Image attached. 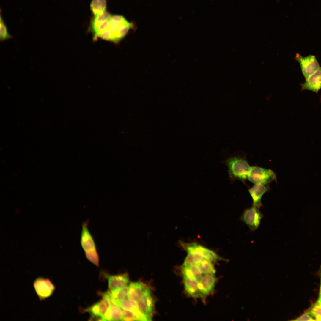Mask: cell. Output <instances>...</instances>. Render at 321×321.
<instances>
[{
	"instance_id": "obj_27",
	"label": "cell",
	"mask_w": 321,
	"mask_h": 321,
	"mask_svg": "<svg viewBox=\"0 0 321 321\" xmlns=\"http://www.w3.org/2000/svg\"><path fill=\"white\" fill-rule=\"evenodd\" d=\"M295 320L296 321H314L315 320L314 318L309 313L306 311L299 317L296 318Z\"/></svg>"
},
{
	"instance_id": "obj_23",
	"label": "cell",
	"mask_w": 321,
	"mask_h": 321,
	"mask_svg": "<svg viewBox=\"0 0 321 321\" xmlns=\"http://www.w3.org/2000/svg\"><path fill=\"white\" fill-rule=\"evenodd\" d=\"M315 320H321V305L316 302L306 311Z\"/></svg>"
},
{
	"instance_id": "obj_21",
	"label": "cell",
	"mask_w": 321,
	"mask_h": 321,
	"mask_svg": "<svg viewBox=\"0 0 321 321\" xmlns=\"http://www.w3.org/2000/svg\"><path fill=\"white\" fill-rule=\"evenodd\" d=\"M182 266H187L196 265L198 262L204 259V258L200 255L192 253H187Z\"/></svg>"
},
{
	"instance_id": "obj_16",
	"label": "cell",
	"mask_w": 321,
	"mask_h": 321,
	"mask_svg": "<svg viewBox=\"0 0 321 321\" xmlns=\"http://www.w3.org/2000/svg\"><path fill=\"white\" fill-rule=\"evenodd\" d=\"M184 284L188 294L193 297L200 296L198 288V281L196 280L183 276Z\"/></svg>"
},
{
	"instance_id": "obj_20",
	"label": "cell",
	"mask_w": 321,
	"mask_h": 321,
	"mask_svg": "<svg viewBox=\"0 0 321 321\" xmlns=\"http://www.w3.org/2000/svg\"><path fill=\"white\" fill-rule=\"evenodd\" d=\"M115 304L125 310L134 311L139 309L136 302L129 298L122 300L116 301Z\"/></svg>"
},
{
	"instance_id": "obj_3",
	"label": "cell",
	"mask_w": 321,
	"mask_h": 321,
	"mask_svg": "<svg viewBox=\"0 0 321 321\" xmlns=\"http://www.w3.org/2000/svg\"><path fill=\"white\" fill-rule=\"evenodd\" d=\"M247 179L254 184L269 185L276 180L275 173L269 169L257 166L251 167Z\"/></svg>"
},
{
	"instance_id": "obj_1",
	"label": "cell",
	"mask_w": 321,
	"mask_h": 321,
	"mask_svg": "<svg viewBox=\"0 0 321 321\" xmlns=\"http://www.w3.org/2000/svg\"><path fill=\"white\" fill-rule=\"evenodd\" d=\"M133 27L132 24L119 15H111L105 29L97 36L98 38L117 43L123 39L129 30Z\"/></svg>"
},
{
	"instance_id": "obj_5",
	"label": "cell",
	"mask_w": 321,
	"mask_h": 321,
	"mask_svg": "<svg viewBox=\"0 0 321 321\" xmlns=\"http://www.w3.org/2000/svg\"><path fill=\"white\" fill-rule=\"evenodd\" d=\"M33 286L39 299L44 300L51 296L55 289V287L48 278L39 277L34 281Z\"/></svg>"
},
{
	"instance_id": "obj_7",
	"label": "cell",
	"mask_w": 321,
	"mask_h": 321,
	"mask_svg": "<svg viewBox=\"0 0 321 321\" xmlns=\"http://www.w3.org/2000/svg\"><path fill=\"white\" fill-rule=\"evenodd\" d=\"M89 222L87 220L83 223L81 235L80 243L85 254L97 251L95 241L88 227Z\"/></svg>"
},
{
	"instance_id": "obj_26",
	"label": "cell",
	"mask_w": 321,
	"mask_h": 321,
	"mask_svg": "<svg viewBox=\"0 0 321 321\" xmlns=\"http://www.w3.org/2000/svg\"><path fill=\"white\" fill-rule=\"evenodd\" d=\"M187 266L188 267L196 279L199 281L202 276L203 274L198 267L196 265Z\"/></svg>"
},
{
	"instance_id": "obj_12",
	"label": "cell",
	"mask_w": 321,
	"mask_h": 321,
	"mask_svg": "<svg viewBox=\"0 0 321 321\" xmlns=\"http://www.w3.org/2000/svg\"><path fill=\"white\" fill-rule=\"evenodd\" d=\"M108 278V287L110 290L127 286L129 282L128 275L126 273L110 276Z\"/></svg>"
},
{
	"instance_id": "obj_19",
	"label": "cell",
	"mask_w": 321,
	"mask_h": 321,
	"mask_svg": "<svg viewBox=\"0 0 321 321\" xmlns=\"http://www.w3.org/2000/svg\"><path fill=\"white\" fill-rule=\"evenodd\" d=\"M211 262L204 259L198 262L196 265L199 268L203 274H214L216 270Z\"/></svg>"
},
{
	"instance_id": "obj_8",
	"label": "cell",
	"mask_w": 321,
	"mask_h": 321,
	"mask_svg": "<svg viewBox=\"0 0 321 321\" xmlns=\"http://www.w3.org/2000/svg\"><path fill=\"white\" fill-rule=\"evenodd\" d=\"M216 281L214 274H204L198 281V288L200 297L204 298L213 292Z\"/></svg>"
},
{
	"instance_id": "obj_28",
	"label": "cell",
	"mask_w": 321,
	"mask_h": 321,
	"mask_svg": "<svg viewBox=\"0 0 321 321\" xmlns=\"http://www.w3.org/2000/svg\"><path fill=\"white\" fill-rule=\"evenodd\" d=\"M319 275L320 279V288L319 295L317 301V303L321 305V265L319 270Z\"/></svg>"
},
{
	"instance_id": "obj_13",
	"label": "cell",
	"mask_w": 321,
	"mask_h": 321,
	"mask_svg": "<svg viewBox=\"0 0 321 321\" xmlns=\"http://www.w3.org/2000/svg\"><path fill=\"white\" fill-rule=\"evenodd\" d=\"M128 287L129 298L136 302L142 297L147 288L143 284L138 282L131 283Z\"/></svg>"
},
{
	"instance_id": "obj_4",
	"label": "cell",
	"mask_w": 321,
	"mask_h": 321,
	"mask_svg": "<svg viewBox=\"0 0 321 321\" xmlns=\"http://www.w3.org/2000/svg\"><path fill=\"white\" fill-rule=\"evenodd\" d=\"M295 59L299 63L302 73L306 80L320 67L315 57L310 55L304 57L297 54Z\"/></svg>"
},
{
	"instance_id": "obj_15",
	"label": "cell",
	"mask_w": 321,
	"mask_h": 321,
	"mask_svg": "<svg viewBox=\"0 0 321 321\" xmlns=\"http://www.w3.org/2000/svg\"><path fill=\"white\" fill-rule=\"evenodd\" d=\"M122 310L116 305H110L109 307L101 317L102 320H122Z\"/></svg>"
},
{
	"instance_id": "obj_22",
	"label": "cell",
	"mask_w": 321,
	"mask_h": 321,
	"mask_svg": "<svg viewBox=\"0 0 321 321\" xmlns=\"http://www.w3.org/2000/svg\"><path fill=\"white\" fill-rule=\"evenodd\" d=\"M140 310L131 311L123 309L122 310V320H139V317Z\"/></svg>"
},
{
	"instance_id": "obj_10",
	"label": "cell",
	"mask_w": 321,
	"mask_h": 321,
	"mask_svg": "<svg viewBox=\"0 0 321 321\" xmlns=\"http://www.w3.org/2000/svg\"><path fill=\"white\" fill-rule=\"evenodd\" d=\"M301 86L302 90H310L317 93L321 88V67L306 79Z\"/></svg>"
},
{
	"instance_id": "obj_14",
	"label": "cell",
	"mask_w": 321,
	"mask_h": 321,
	"mask_svg": "<svg viewBox=\"0 0 321 321\" xmlns=\"http://www.w3.org/2000/svg\"><path fill=\"white\" fill-rule=\"evenodd\" d=\"M110 306L108 301L104 297L98 302L93 305L87 309V311L90 312L96 316H99L101 318L106 311Z\"/></svg>"
},
{
	"instance_id": "obj_18",
	"label": "cell",
	"mask_w": 321,
	"mask_h": 321,
	"mask_svg": "<svg viewBox=\"0 0 321 321\" xmlns=\"http://www.w3.org/2000/svg\"><path fill=\"white\" fill-rule=\"evenodd\" d=\"M128 286L110 290L111 294L114 300V303L116 301L123 300L129 298Z\"/></svg>"
},
{
	"instance_id": "obj_9",
	"label": "cell",
	"mask_w": 321,
	"mask_h": 321,
	"mask_svg": "<svg viewBox=\"0 0 321 321\" xmlns=\"http://www.w3.org/2000/svg\"><path fill=\"white\" fill-rule=\"evenodd\" d=\"M136 303L138 308L141 311L152 316L154 309V301L150 291L148 287Z\"/></svg>"
},
{
	"instance_id": "obj_2",
	"label": "cell",
	"mask_w": 321,
	"mask_h": 321,
	"mask_svg": "<svg viewBox=\"0 0 321 321\" xmlns=\"http://www.w3.org/2000/svg\"><path fill=\"white\" fill-rule=\"evenodd\" d=\"M230 178L232 181L238 179L244 183L247 179L251 167L245 157H233L226 161Z\"/></svg>"
},
{
	"instance_id": "obj_25",
	"label": "cell",
	"mask_w": 321,
	"mask_h": 321,
	"mask_svg": "<svg viewBox=\"0 0 321 321\" xmlns=\"http://www.w3.org/2000/svg\"><path fill=\"white\" fill-rule=\"evenodd\" d=\"M87 259L96 266H99V257L97 251L85 254Z\"/></svg>"
},
{
	"instance_id": "obj_6",
	"label": "cell",
	"mask_w": 321,
	"mask_h": 321,
	"mask_svg": "<svg viewBox=\"0 0 321 321\" xmlns=\"http://www.w3.org/2000/svg\"><path fill=\"white\" fill-rule=\"evenodd\" d=\"M262 217L259 209L253 205L245 210L241 219L251 231H254L259 227Z\"/></svg>"
},
{
	"instance_id": "obj_17",
	"label": "cell",
	"mask_w": 321,
	"mask_h": 321,
	"mask_svg": "<svg viewBox=\"0 0 321 321\" xmlns=\"http://www.w3.org/2000/svg\"><path fill=\"white\" fill-rule=\"evenodd\" d=\"M91 10L94 16L101 15L106 12V0H92L90 5Z\"/></svg>"
},
{
	"instance_id": "obj_24",
	"label": "cell",
	"mask_w": 321,
	"mask_h": 321,
	"mask_svg": "<svg viewBox=\"0 0 321 321\" xmlns=\"http://www.w3.org/2000/svg\"><path fill=\"white\" fill-rule=\"evenodd\" d=\"M0 20V41L2 42L13 37L8 32L6 26L1 16Z\"/></svg>"
},
{
	"instance_id": "obj_11",
	"label": "cell",
	"mask_w": 321,
	"mask_h": 321,
	"mask_svg": "<svg viewBox=\"0 0 321 321\" xmlns=\"http://www.w3.org/2000/svg\"><path fill=\"white\" fill-rule=\"evenodd\" d=\"M269 188V185L254 184L248 190L253 200V205L259 209L262 206V196Z\"/></svg>"
}]
</instances>
